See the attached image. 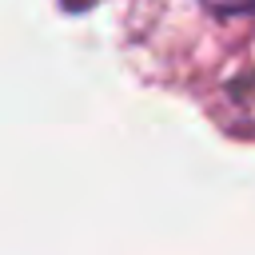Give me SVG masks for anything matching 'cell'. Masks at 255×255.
<instances>
[{"label":"cell","mask_w":255,"mask_h":255,"mask_svg":"<svg viewBox=\"0 0 255 255\" xmlns=\"http://www.w3.org/2000/svg\"><path fill=\"white\" fill-rule=\"evenodd\" d=\"M203 4L215 12H251L255 8V0H203Z\"/></svg>","instance_id":"1"}]
</instances>
